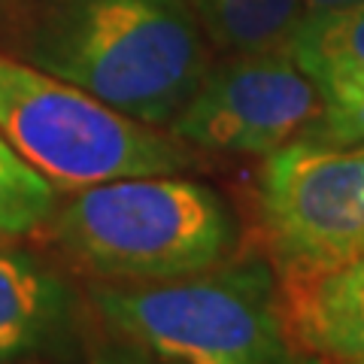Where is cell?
<instances>
[{"mask_svg":"<svg viewBox=\"0 0 364 364\" xmlns=\"http://www.w3.org/2000/svg\"><path fill=\"white\" fill-rule=\"evenodd\" d=\"M61 191L43 179L0 134V243H25L43 234Z\"/></svg>","mask_w":364,"mask_h":364,"instance_id":"8fae6325","label":"cell"},{"mask_svg":"<svg viewBox=\"0 0 364 364\" xmlns=\"http://www.w3.org/2000/svg\"><path fill=\"white\" fill-rule=\"evenodd\" d=\"M304 136L334 146L364 140V85L322 104V116L316 119V124Z\"/></svg>","mask_w":364,"mask_h":364,"instance_id":"7c38bea8","label":"cell"},{"mask_svg":"<svg viewBox=\"0 0 364 364\" xmlns=\"http://www.w3.org/2000/svg\"><path fill=\"white\" fill-rule=\"evenodd\" d=\"M100 331L176 364H325L291 331L282 282L249 252L167 282H88Z\"/></svg>","mask_w":364,"mask_h":364,"instance_id":"3957f363","label":"cell"},{"mask_svg":"<svg viewBox=\"0 0 364 364\" xmlns=\"http://www.w3.org/2000/svg\"><path fill=\"white\" fill-rule=\"evenodd\" d=\"M258 219L279 282L364 255V140H298L270 152L258 173Z\"/></svg>","mask_w":364,"mask_h":364,"instance_id":"5b68a950","label":"cell"},{"mask_svg":"<svg viewBox=\"0 0 364 364\" xmlns=\"http://www.w3.org/2000/svg\"><path fill=\"white\" fill-rule=\"evenodd\" d=\"M286 49L313 79L322 104L364 85V4L301 16Z\"/></svg>","mask_w":364,"mask_h":364,"instance_id":"9c48e42d","label":"cell"},{"mask_svg":"<svg viewBox=\"0 0 364 364\" xmlns=\"http://www.w3.org/2000/svg\"><path fill=\"white\" fill-rule=\"evenodd\" d=\"M79 364H176V361L155 355V352L136 346L131 340H122V337L100 331V337L91 340L85 358Z\"/></svg>","mask_w":364,"mask_h":364,"instance_id":"4fadbf2b","label":"cell"},{"mask_svg":"<svg viewBox=\"0 0 364 364\" xmlns=\"http://www.w3.org/2000/svg\"><path fill=\"white\" fill-rule=\"evenodd\" d=\"M337 364H364V358H355V361H337Z\"/></svg>","mask_w":364,"mask_h":364,"instance_id":"9a60e30c","label":"cell"},{"mask_svg":"<svg viewBox=\"0 0 364 364\" xmlns=\"http://www.w3.org/2000/svg\"><path fill=\"white\" fill-rule=\"evenodd\" d=\"M95 313L61 264L0 243V364H79Z\"/></svg>","mask_w":364,"mask_h":364,"instance_id":"52a82bcc","label":"cell"},{"mask_svg":"<svg viewBox=\"0 0 364 364\" xmlns=\"http://www.w3.org/2000/svg\"><path fill=\"white\" fill-rule=\"evenodd\" d=\"M203 37L225 55L282 49L304 16V0H191Z\"/></svg>","mask_w":364,"mask_h":364,"instance_id":"30bf717a","label":"cell"},{"mask_svg":"<svg viewBox=\"0 0 364 364\" xmlns=\"http://www.w3.org/2000/svg\"><path fill=\"white\" fill-rule=\"evenodd\" d=\"M0 134L58 191L152 173H188L195 149L95 95L0 52Z\"/></svg>","mask_w":364,"mask_h":364,"instance_id":"277c9868","label":"cell"},{"mask_svg":"<svg viewBox=\"0 0 364 364\" xmlns=\"http://www.w3.org/2000/svg\"><path fill=\"white\" fill-rule=\"evenodd\" d=\"M25 61L167 128L210 70V46L191 0H46Z\"/></svg>","mask_w":364,"mask_h":364,"instance_id":"6da1fadb","label":"cell"},{"mask_svg":"<svg viewBox=\"0 0 364 364\" xmlns=\"http://www.w3.org/2000/svg\"><path fill=\"white\" fill-rule=\"evenodd\" d=\"M318 116L322 95L282 46L210 64L167 131L200 152L267 158L304 136Z\"/></svg>","mask_w":364,"mask_h":364,"instance_id":"8992f818","label":"cell"},{"mask_svg":"<svg viewBox=\"0 0 364 364\" xmlns=\"http://www.w3.org/2000/svg\"><path fill=\"white\" fill-rule=\"evenodd\" d=\"M298 343L325 361L364 358V255L331 270L282 282Z\"/></svg>","mask_w":364,"mask_h":364,"instance_id":"ba28073f","label":"cell"},{"mask_svg":"<svg viewBox=\"0 0 364 364\" xmlns=\"http://www.w3.org/2000/svg\"><path fill=\"white\" fill-rule=\"evenodd\" d=\"M43 234L88 282H167L240 255L243 228L219 188L182 173L97 182L58 198Z\"/></svg>","mask_w":364,"mask_h":364,"instance_id":"7a4b0ae2","label":"cell"},{"mask_svg":"<svg viewBox=\"0 0 364 364\" xmlns=\"http://www.w3.org/2000/svg\"><path fill=\"white\" fill-rule=\"evenodd\" d=\"M364 0H304V16H316V13H331V9H346V6H358Z\"/></svg>","mask_w":364,"mask_h":364,"instance_id":"5bb4252c","label":"cell"}]
</instances>
